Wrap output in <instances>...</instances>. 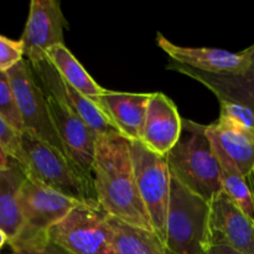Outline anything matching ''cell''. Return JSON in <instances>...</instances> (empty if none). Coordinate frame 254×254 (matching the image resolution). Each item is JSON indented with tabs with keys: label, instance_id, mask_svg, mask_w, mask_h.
Returning <instances> with one entry per match:
<instances>
[{
	"label": "cell",
	"instance_id": "obj_1",
	"mask_svg": "<svg viewBox=\"0 0 254 254\" xmlns=\"http://www.w3.org/2000/svg\"><path fill=\"white\" fill-rule=\"evenodd\" d=\"M92 184L97 203L107 215L153 231L136 188L130 140L121 133L97 135Z\"/></svg>",
	"mask_w": 254,
	"mask_h": 254
},
{
	"label": "cell",
	"instance_id": "obj_2",
	"mask_svg": "<svg viewBox=\"0 0 254 254\" xmlns=\"http://www.w3.org/2000/svg\"><path fill=\"white\" fill-rule=\"evenodd\" d=\"M165 160L171 176L207 202L222 191L207 126L183 118L180 136Z\"/></svg>",
	"mask_w": 254,
	"mask_h": 254
},
{
	"label": "cell",
	"instance_id": "obj_3",
	"mask_svg": "<svg viewBox=\"0 0 254 254\" xmlns=\"http://www.w3.org/2000/svg\"><path fill=\"white\" fill-rule=\"evenodd\" d=\"M22 164L27 179L79 202L96 201L93 184L54 146L32 133H20Z\"/></svg>",
	"mask_w": 254,
	"mask_h": 254
},
{
	"label": "cell",
	"instance_id": "obj_4",
	"mask_svg": "<svg viewBox=\"0 0 254 254\" xmlns=\"http://www.w3.org/2000/svg\"><path fill=\"white\" fill-rule=\"evenodd\" d=\"M208 202L175 178L170 180L165 246L171 254H206Z\"/></svg>",
	"mask_w": 254,
	"mask_h": 254
},
{
	"label": "cell",
	"instance_id": "obj_5",
	"mask_svg": "<svg viewBox=\"0 0 254 254\" xmlns=\"http://www.w3.org/2000/svg\"><path fill=\"white\" fill-rule=\"evenodd\" d=\"M47 237L73 254H116L107 213L97 201L79 203L50 228Z\"/></svg>",
	"mask_w": 254,
	"mask_h": 254
},
{
	"label": "cell",
	"instance_id": "obj_6",
	"mask_svg": "<svg viewBox=\"0 0 254 254\" xmlns=\"http://www.w3.org/2000/svg\"><path fill=\"white\" fill-rule=\"evenodd\" d=\"M130 155L140 200L154 233L165 243L171 180L168 164L164 156L151 151L140 140L130 141Z\"/></svg>",
	"mask_w": 254,
	"mask_h": 254
},
{
	"label": "cell",
	"instance_id": "obj_7",
	"mask_svg": "<svg viewBox=\"0 0 254 254\" xmlns=\"http://www.w3.org/2000/svg\"><path fill=\"white\" fill-rule=\"evenodd\" d=\"M6 74L14 92L24 130L30 131L42 141L54 146L68 159L52 122L46 93L37 82L29 61L22 59Z\"/></svg>",
	"mask_w": 254,
	"mask_h": 254
},
{
	"label": "cell",
	"instance_id": "obj_8",
	"mask_svg": "<svg viewBox=\"0 0 254 254\" xmlns=\"http://www.w3.org/2000/svg\"><path fill=\"white\" fill-rule=\"evenodd\" d=\"M227 246L242 254H254V220L223 191L208 201L206 248Z\"/></svg>",
	"mask_w": 254,
	"mask_h": 254
},
{
	"label": "cell",
	"instance_id": "obj_9",
	"mask_svg": "<svg viewBox=\"0 0 254 254\" xmlns=\"http://www.w3.org/2000/svg\"><path fill=\"white\" fill-rule=\"evenodd\" d=\"M17 201L22 217V228L19 235L25 236L47 233L52 226L66 217L74 207L83 203L27 178L20 189Z\"/></svg>",
	"mask_w": 254,
	"mask_h": 254
},
{
	"label": "cell",
	"instance_id": "obj_10",
	"mask_svg": "<svg viewBox=\"0 0 254 254\" xmlns=\"http://www.w3.org/2000/svg\"><path fill=\"white\" fill-rule=\"evenodd\" d=\"M30 64L42 89L68 107L97 135L119 133L101 106L94 99L83 96L64 82L47 56Z\"/></svg>",
	"mask_w": 254,
	"mask_h": 254
},
{
	"label": "cell",
	"instance_id": "obj_11",
	"mask_svg": "<svg viewBox=\"0 0 254 254\" xmlns=\"http://www.w3.org/2000/svg\"><path fill=\"white\" fill-rule=\"evenodd\" d=\"M66 27H68V22L59 0H32L24 32L20 37L24 46V59L34 64L46 56L50 49L64 45Z\"/></svg>",
	"mask_w": 254,
	"mask_h": 254
},
{
	"label": "cell",
	"instance_id": "obj_12",
	"mask_svg": "<svg viewBox=\"0 0 254 254\" xmlns=\"http://www.w3.org/2000/svg\"><path fill=\"white\" fill-rule=\"evenodd\" d=\"M46 98L52 122L69 161L92 181L97 134L59 99L49 93H46Z\"/></svg>",
	"mask_w": 254,
	"mask_h": 254
},
{
	"label": "cell",
	"instance_id": "obj_13",
	"mask_svg": "<svg viewBox=\"0 0 254 254\" xmlns=\"http://www.w3.org/2000/svg\"><path fill=\"white\" fill-rule=\"evenodd\" d=\"M159 47L170 57V61L210 74H241L250 64L251 47L241 52H231L211 47L180 46L159 32Z\"/></svg>",
	"mask_w": 254,
	"mask_h": 254
},
{
	"label": "cell",
	"instance_id": "obj_14",
	"mask_svg": "<svg viewBox=\"0 0 254 254\" xmlns=\"http://www.w3.org/2000/svg\"><path fill=\"white\" fill-rule=\"evenodd\" d=\"M181 127L183 118L176 104L161 92L151 93L141 131V143L165 158L178 141Z\"/></svg>",
	"mask_w": 254,
	"mask_h": 254
},
{
	"label": "cell",
	"instance_id": "obj_15",
	"mask_svg": "<svg viewBox=\"0 0 254 254\" xmlns=\"http://www.w3.org/2000/svg\"><path fill=\"white\" fill-rule=\"evenodd\" d=\"M166 68L188 76L210 89L218 101L242 104L254 112V44L247 68L241 74H210L170 61Z\"/></svg>",
	"mask_w": 254,
	"mask_h": 254
},
{
	"label": "cell",
	"instance_id": "obj_16",
	"mask_svg": "<svg viewBox=\"0 0 254 254\" xmlns=\"http://www.w3.org/2000/svg\"><path fill=\"white\" fill-rule=\"evenodd\" d=\"M151 93H129L107 89L94 101L101 106L119 133L128 140H140Z\"/></svg>",
	"mask_w": 254,
	"mask_h": 254
},
{
	"label": "cell",
	"instance_id": "obj_17",
	"mask_svg": "<svg viewBox=\"0 0 254 254\" xmlns=\"http://www.w3.org/2000/svg\"><path fill=\"white\" fill-rule=\"evenodd\" d=\"M25 180L26 175L15 160L9 168L0 169V230L6 235L7 242L16 237L22 228L17 198Z\"/></svg>",
	"mask_w": 254,
	"mask_h": 254
},
{
	"label": "cell",
	"instance_id": "obj_18",
	"mask_svg": "<svg viewBox=\"0 0 254 254\" xmlns=\"http://www.w3.org/2000/svg\"><path fill=\"white\" fill-rule=\"evenodd\" d=\"M207 133L235 161L243 175L254 168V130L217 121L207 126Z\"/></svg>",
	"mask_w": 254,
	"mask_h": 254
},
{
	"label": "cell",
	"instance_id": "obj_19",
	"mask_svg": "<svg viewBox=\"0 0 254 254\" xmlns=\"http://www.w3.org/2000/svg\"><path fill=\"white\" fill-rule=\"evenodd\" d=\"M107 221L113 232L116 254H171L153 231L135 227L108 215Z\"/></svg>",
	"mask_w": 254,
	"mask_h": 254
},
{
	"label": "cell",
	"instance_id": "obj_20",
	"mask_svg": "<svg viewBox=\"0 0 254 254\" xmlns=\"http://www.w3.org/2000/svg\"><path fill=\"white\" fill-rule=\"evenodd\" d=\"M46 56L61 78L83 96L97 99L107 91L92 78L91 74L79 64L78 60L72 55L64 44L50 49L46 52Z\"/></svg>",
	"mask_w": 254,
	"mask_h": 254
},
{
	"label": "cell",
	"instance_id": "obj_21",
	"mask_svg": "<svg viewBox=\"0 0 254 254\" xmlns=\"http://www.w3.org/2000/svg\"><path fill=\"white\" fill-rule=\"evenodd\" d=\"M210 136V135H208ZM213 153L220 166V180L222 191L252 220H254V208L250 189L246 183L245 175L241 173L235 161L225 153L220 144L210 136Z\"/></svg>",
	"mask_w": 254,
	"mask_h": 254
},
{
	"label": "cell",
	"instance_id": "obj_22",
	"mask_svg": "<svg viewBox=\"0 0 254 254\" xmlns=\"http://www.w3.org/2000/svg\"><path fill=\"white\" fill-rule=\"evenodd\" d=\"M7 243L15 254H73L52 243L47 233L35 236L19 235Z\"/></svg>",
	"mask_w": 254,
	"mask_h": 254
},
{
	"label": "cell",
	"instance_id": "obj_23",
	"mask_svg": "<svg viewBox=\"0 0 254 254\" xmlns=\"http://www.w3.org/2000/svg\"><path fill=\"white\" fill-rule=\"evenodd\" d=\"M0 117L17 133L24 130L19 108L6 72L0 73Z\"/></svg>",
	"mask_w": 254,
	"mask_h": 254
},
{
	"label": "cell",
	"instance_id": "obj_24",
	"mask_svg": "<svg viewBox=\"0 0 254 254\" xmlns=\"http://www.w3.org/2000/svg\"><path fill=\"white\" fill-rule=\"evenodd\" d=\"M220 102V118L218 121L241 128L254 130V112L242 104L227 101Z\"/></svg>",
	"mask_w": 254,
	"mask_h": 254
},
{
	"label": "cell",
	"instance_id": "obj_25",
	"mask_svg": "<svg viewBox=\"0 0 254 254\" xmlns=\"http://www.w3.org/2000/svg\"><path fill=\"white\" fill-rule=\"evenodd\" d=\"M24 59V46L20 40L0 35V73L7 72Z\"/></svg>",
	"mask_w": 254,
	"mask_h": 254
},
{
	"label": "cell",
	"instance_id": "obj_26",
	"mask_svg": "<svg viewBox=\"0 0 254 254\" xmlns=\"http://www.w3.org/2000/svg\"><path fill=\"white\" fill-rule=\"evenodd\" d=\"M0 145L12 160L21 166L22 153L20 145V133L15 131L1 117H0Z\"/></svg>",
	"mask_w": 254,
	"mask_h": 254
},
{
	"label": "cell",
	"instance_id": "obj_27",
	"mask_svg": "<svg viewBox=\"0 0 254 254\" xmlns=\"http://www.w3.org/2000/svg\"><path fill=\"white\" fill-rule=\"evenodd\" d=\"M206 254H242L227 246H213L207 250Z\"/></svg>",
	"mask_w": 254,
	"mask_h": 254
},
{
	"label": "cell",
	"instance_id": "obj_28",
	"mask_svg": "<svg viewBox=\"0 0 254 254\" xmlns=\"http://www.w3.org/2000/svg\"><path fill=\"white\" fill-rule=\"evenodd\" d=\"M12 159L5 153V150L2 149V146L0 145V169H6L11 165Z\"/></svg>",
	"mask_w": 254,
	"mask_h": 254
},
{
	"label": "cell",
	"instance_id": "obj_29",
	"mask_svg": "<svg viewBox=\"0 0 254 254\" xmlns=\"http://www.w3.org/2000/svg\"><path fill=\"white\" fill-rule=\"evenodd\" d=\"M245 179H246V183H247L248 189H250L251 196H252V202H253V208H254V168L245 176Z\"/></svg>",
	"mask_w": 254,
	"mask_h": 254
},
{
	"label": "cell",
	"instance_id": "obj_30",
	"mask_svg": "<svg viewBox=\"0 0 254 254\" xmlns=\"http://www.w3.org/2000/svg\"><path fill=\"white\" fill-rule=\"evenodd\" d=\"M5 243H7V237H6V235H5V233L0 230V248H1Z\"/></svg>",
	"mask_w": 254,
	"mask_h": 254
}]
</instances>
